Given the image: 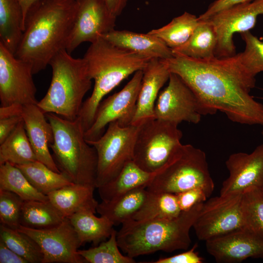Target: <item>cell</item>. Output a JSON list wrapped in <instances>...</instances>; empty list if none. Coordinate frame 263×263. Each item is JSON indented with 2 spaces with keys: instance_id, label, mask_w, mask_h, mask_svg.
<instances>
[{
  "instance_id": "44dd1931",
  "label": "cell",
  "mask_w": 263,
  "mask_h": 263,
  "mask_svg": "<svg viewBox=\"0 0 263 263\" xmlns=\"http://www.w3.org/2000/svg\"><path fill=\"white\" fill-rule=\"evenodd\" d=\"M102 37L118 47L150 58L165 60L173 56L172 50L163 41L148 33L114 29Z\"/></svg>"
},
{
  "instance_id": "2e32d148",
  "label": "cell",
  "mask_w": 263,
  "mask_h": 263,
  "mask_svg": "<svg viewBox=\"0 0 263 263\" xmlns=\"http://www.w3.org/2000/svg\"><path fill=\"white\" fill-rule=\"evenodd\" d=\"M18 230L33 239L43 255L42 263H83L86 260L77 253L81 245L68 218L58 225L38 229L20 225Z\"/></svg>"
},
{
  "instance_id": "ac0fdd59",
  "label": "cell",
  "mask_w": 263,
  "mask_h": 263,
  "mask_svg": "<svg viewBox=\"0 0 263 263\" xmlns=\"http://www.w3.org/2000/svg\"><path fill=\"white\" fill-rule=\"evenodd\" d=\"M207 252L217 263H237L246 259H263V239L239 229L206 241Z\"/></svg>"
},
{
  "instance_id": "277c9868",
  "label": "cell",
  "mask_w": 263,
  "mask_h": 263,
  "mask_svg": "<svg viewBox=\"0 0 263 263\" xmlns=\"http://www.w3.org/2000/svg\"><path fill=\"white\" fill-rule=\"evenodd\" d=\"M203 203L182 211L172 219L131 220L123 224L117 232L119 248L133 258L159 251L172 252L188 249L191 243L190 228Z\"/></svg>"
},
{
  "instance_id": "603a6c76",
  "label": "cell",
  "mask_w": 263,
  "mask_h": 263,
  "mask_svg": "<svg viewBox=\"0 0 263 263\" xmlns=\"http://www.w3.org/2000/svg\"><path fill=\"white\" fill-rule=\"evenodd\" d=\"M148 194L146 187H141L109 201L98 203L96 212L109 219L114 225L131 221L142 207Z\"/></svg>"
},
{
  "instance_id": "f6af8a7d",
  "label": "cell",
  "mask_w": 263,
  "mask_h": 263,
  "mask_svg": "<svg viewBox=\"0 0 263 263\" xmlns=\"http://www.w3.org/2000/svg\"><path fill=\"white\" fill-rule=\"evenodd\" d=\"M110 10L117 17L119 16L130 0H105Z\"/></svg>"
},
{
  "instance_id": "8fae6325",
  "label": "cell",
  "mask_w": 263,
  "mask_h": 263,
  "mask_svg": "<svg viewBox=\"0 0 263 263\" xmlns=\"http://www.w3.org/2000/svg\"><path fill=\"white\" fill-rule=\"evenodd\" d=\"M206 115L193 91L178 75L170 73L167 86L157 98L154 118L177 125L184 121L197 124Z\"/></svg>"
},
{
  "instance_id": "d6986e66",
  "label": "cell",
  "mask_w": 263,
  "mask_h": 263,
  "mask_svg": "<svg viewBox=\"0 0 263 263\" xmlns=\"http://www.w3.org/2000/svg\"><path fill=\"white\" fill-rule=\"evenodd\" d=\"M143 76L131 125L138 126L154 118V109L160 90L169 81L170 72L161 59L152 58L142 70Z\"/></svg>"
},
{
  "instance_id": "d6a6232c",
  "label": "cell",
  "mask_w": 263,
  "mask_h": 263,
  "mask_svg": "<svg viewBox=\"0 0 263 263\" xmlns=\"http://www.w3.org/2000/svg\"><path fill=\"white\" fill-rule=\"evenodd\" d=\"M0 189L12 192L24 201H49L47 195L37 190L21 170L9 163L0 165Z\"/></svg>"
},
{
  "instance_id": "3957f363",
  "label": "cell",
  "mask_w": 263,
  "mask_h": 263,
  "mask_svg": "<svg viewBox=\"0 0 263 263\" xmlns=\"http://www.w3.org/2000/svg\"><path fill=\"white\" fill-rule=\"evenodd\" d=\"M83 58L94 81L93 92L78 115L85 132L93 124L103 97L129 76L143 70L152 58L118 47L102 37L91 43Z\"/></svg>"
},
{
  "instance_id": "f1b7e54d",
  "label": "cell",
  "mask_w": 263,
  "mask_h": 263,
  "mask_svg": "<svg viewBox=\"0 0 263 263\" xmlns=\"http://www.w3.org/2000/svg\"><path fill=\"white\" fill-rule=\"evenodd\" d=\"M181 212L175 194L148 191L145 201L132 220L172 219Z\"/></svg>"
},
{
  "instance_id": "ba28073f",
  "label": "cell",
  "mask_w": 263,
  "mask_h": 263,
  "mask_svg": "<svg viewBox=\"0 0 263 263\" xmlns=\"http://www.w3.org/2000/svg\"><path fill=\"white\" fill-rule=\"evenodd\" d=\"M182 131L173 123L152 118L138 126L133 161L149 172L158 171L181 144Z\"/></svg>"
},
{
  "instance_id": "484cf974",
  "label": "cell",
  "mask_w": 263,
  "mask_h": 263,
  "mask_svg": "<svg viewBox=\"0 0 263 263\" xmlns=\"http://www.w3.org/2000/svg\"><path fill=\"white\" fill-rule=\"evenodd\" d=\"M77 233L81 245L93 243L97 245L106 241L114 230L113 224L107 218L100 217L90 211H81L67 218Z\"/></svg>"
},
{
  "instance_id": "6da1fadb",
  "label": "cell",
  "mask_w": 263,
  "mask_h": 263,
  "mask_svg": "<svg viewBox=\"0 0 263 263\" xmlns=\"http://www.w3.org/2000/svg\"><path fill=\"white\" fill-rule=\"evenodd\" d=\"M173 54L170 58L161 60L193 91L207 115L220 111L233 122L263 126V104L250 94L255 77L238 54L208 59Z\"/></svg>"
},
{
  "instance_id": "60d3db41",
  "label": "cell",
  "mask_w": 263,
  "mask_h": 263,
  "mask_svg": "<svg viewBox=\"0 0 263 263\" xmlns=\"http://www.w3.org/2000/svg\"><path fill=\"white\" fill-rule=\"evenodd\" d=\"M253 0H216L213 2L204 13L198 18L200 20L209 19L215 14L233 6L251 1Z\"/></svg>"
},
{
  "instance_id": "c3c4849f",
  "label": "cell",
  "mask_w": 263,
  "mask_h": 263,
  "mask_svg": "<svg viewBox=\"0 0 263 263\" xmlns=\"http://www.w3.org/2000/svg\"></svg>"
},
{
  "instance_id": "4dcf8cb0",
  "label": "cell",
  "mask_w": 263,
  "mask_h": 263,
  "mask_svg": "<svg viewBox=\"0 0 263 263\" xmlns=\"http://www.w3.org/2000/svg\"><path fill=\"white\" fill-rule=\"evenodd\" d=\"M15 166L21 170L37 190L46 195L74 184L62 173L53 171L38 160Z\"/></svg>"
},
{
  "instance_id": "74e56055",
  "label": "cell",
  "mask_w": 263,
  "mask_h": 263,
  "mask_svg": "<svg viewBox=\"0 0 263 263\" xmlns=\"http://www.w3.org/2000/svg\"><path fill=\"white\" fill-rule=\"evenodd\" d=\"M24 200L16 194L0 189V221L1 225L18 230Z\"/></svg>"
},
{
  "instance_id": "4fadbf2b",
  "label": "cell",
  "mask_w": 263,
  "mask_h": 263,
  "mask_svg": "<svg viewBox=\"0 0 263 263\" xmlns=\"http://www.w3.org/2000/svg\"><path fill=\"white\" fill-rule=\"evenodd\" d=\"M143 76V71L135 73L132 79L120 91L102 100L90 128L84 132L86 141L99 138L107 125L117 121L122 127L131 125Z\"/></svg>"
},
{
  "instance_id": "e0dca14e",
  "label": "cell",
  "mask_w": 263,
  "mask_h": 263,
  "mask_svg": "<svg viewBox=\"0 0 263 263\" xmlns=\"http://www.w3.org/2000/svg\"><path fill=\"white\" fill-rule=\"evenodd\" d=\"M225 166L229 175L223 182L220 195L242 193L251 188H263V144L250 153L230 154Z\"/></svg>"
},
{
  "instance_id": "836d02e7",
  "label": "cell",
  "mask_w": 263,
  "mask_h": 263,
  "mask_svg": "<svg viewBox=\"0 0 263 263\" xmlns=\"http://www.w3.org/2000/svg\"><path fill=\"white\" fill-rule=\"evenodd\" d=\"M243 228L263 239V189L248 188L242 192Z\"/></svg>"
},
{
  "instance_id": "cb8c5ba5",
  "label": "cell",
  "mask_w": 263,
  "mask_h": 263,
  "mask_svg": "<svg viewBox=\"0 0 263 263\" xmlns=\"http://www.w3.org/2000/svg\"><path fill=\"white\" fill-rule=\"evenodd\" d=\"M157 172H148L139 167L133 160L129 161L114 179L97 188L102 201H111L141 187L146 188Z\"/></svg>"
},
{
  "instance_id": "ab89813d",
  "label": "cell",
  "mask_w": 263,
  "mask_h": 263,
  "mask_svg": "<svg viewBox=\"0 0 263 263\" xmlns=\"http://www.w3.org/2000/svg\"><path fill=\"white\" fill-rule=\"evenodd\" d=\"M197 244H194L192 247L182 253L172 256L161 258L157 261L152 262L154 263H202L203 258L195 251Z\"/></svg>"
},
{
  "instance_id": "7bdbcfd3",
  "label": "cell",
  "mask_w": 263,
  "mask_h": 263,
  "mask_svg": "<svg viewBox=\"0 0 263 263\" xmlns=\"http://www.w3.org/2000/svg\"><path fill=\"white\" fill-rule=\"evenodd\" d=\"M0 263H28V262L8 248L0 240Z\"/></svg>"
},
{
  "instance_id": "ee69618b",
  "label": "cell",
  "mask_w": 263,
  "mask_h": 263,
  "mask_svg": "<svg viewBox=\"0 0 263 263\" xmlns=\"http://www.w3.org/2000/svg\"><path fill=\"white\" fill-rule=\"evenodd\" d=\"M23 105L13 104L0 107V119L17 116H21Z\"/></svg>"
},
{
  "instance_id": "30bf717a",
  "label": "cell",
  "mask_w": 263,
  "mask_h": 263,
  "mask_svg": "<svg viewBox=\"0 0 263 263\" xmlns=\"http://www.w3.org/2000/svg\"><path fill=\"white\" fill-rule=\"evenodd\" d=\"M242 193L212 197L204 202L193 227L198 239L206 241L243 228Z\"/></svg>"
},
{
  "instance_id": "5bb4252c",
  "label": "cell",
  "mask_w": 263,
  "mask_h": 263,
  "mask_svg": "<svg viewBox=\"0 0 263 263\" xmlns=\"http://www.w3.org/2000/svg\"><path fill=\"white\" fill-rule=\"evenodd\" d=\"M261 15H263V0H253L224 9L207 19L214 26L217 36L215 56L235 55L234 35L250 31Z\"/></svg>"
},
{
  "instance_id": "83f0119b",
  "label": "cell",
  "mask_w": 263,
  "mask_h": 263,
  "mask_svg": "<svg viewBox=\"0 0 263 263\" xmlns=\"http://www.w3.org/2000/svg\"><path fill=\"white\" fill-rule=\"evenodd\" d=\"M0 145V165L9 163L18 166L38 160L28 139L23 119Z\"/></svg>"
},
{
  "instance_id": "7dc6e473",
  "label": "cell",
  "mask_w": 263,
  "mask_h": 263,
  "mask_svg": "<svg viewBox=\"0 0 263 263\" xmlns=\"http://www.w3.org/2000/svg\"><path fill=\"white\" fill-rule=\"evenodd\" d=\"M261 133H262V135L263 136V130H262V132H261Z\"/></svg>"
},
{
  "instance_id": "9c48e42d",
  "label": "cell",
  "mask_w": 263,
  "mask_h": 263,
  "mask_svg": "<svg viewBox=\"0 0 263 263\" xmlns=\"http://www.w3.org/2000/svg\"><path fill=\"white\" fill-rule=\"evenodd\" d=\"M138 126H121L117 121L110 123L106 131L97 139L86 141L96 150L97 169L95 187L113 180L125 164L133 160Z\"/></svg>"
},
{
  "instance_id": "ffe728a7",
  "label": "cell",
  "mask_w": 263,
  "mask_h": 263,
  "mask_svg": "<svg viewBox=\"0 0 263 263\" xmlns=\"http://www.w3.org/2000/svg\"><path fill=\"white\" fill-rule=\"evenodd\" d=\"M21 116L26 133L38 161L54 171L61 172L49 148L54 141L52 127L37 104L23 105Z\"/></svg>"
},
{
  "instance_id": "e575fe53",
  "label": "cell",
  "mask_w": 263,
  "mask_h": 263,
  "mask_svg": "<svg viewBox=\"0 0 263 263\" xmlns=\"http://www.w3.org/2000/svg\"><path fill=\"white\" fill-rule=\"evenodd\" d=\"M0 240L28 263H42L43 255L39 246L27 234L1 224Z\"/></svg>"
},
{
  "instance_id": "5b68a950",
  "label": "cell",
  "mask_w": 263,
  "mask_h": 263,
  "mask_svg": "<svg viewBox=\"0 0 263 263\" xmlns=\"http://www.w3.org/2000/svg\"><path fill=\"white\" fill-rule=\"evenodd\" d=\"M45 114L54 133L49 147L60 171L74 184L96 188L97 154L85 140L80 118L69 120L54 113Z\"/></svg>"
},
{
  "instance_id": "f35d334b",
  "label": "cell",
  "mask_w": 263,
  "mask_h": 263,
  "mask_svg": "<svg viewBox=\"0 0 263 263\" xmlns=\"http://www.w3.org/2000/svg\"><path fill=\"white\" fill-rule=\"evenodd\" d=\"M175 194L182 211H188L196 204L205 202L208 198L204 190L199 188L189 189Z\"/></svg>"
},
{
  "instance_id": "52a82bcc",
  "label": "cell",
  "mask_w": 263,
  "mask_h": 263,
  "mask_svg": "<svg viewBox=\"0 0 263 263\" xmlns=\"http://www.w3.org/2000/svg\"><path fill=\"white\" fill-rule=\"evenodd\" d=\"M202 188L208 198L214 189L205 152L190 144H180L148 183L149 191L176 194Z\"/></svg>"
},
{
  "instance_id": "7a4b0ae2",
  "label": "cell",
  "mask_w": 263,
  "mask_h": 263,
  "mask_svg": "<svg viewBox=\"0 0 263 263\" xmlns=\"http://www.w3.org/2000/svg\"><path fill=\"white\" fill-rule=\"evenodd\" d=\"M76 9V0H38L28 10L14 55L30 63L34 74L45 69L66 49Z\"/></svg>"
},
{
  "instance_id": "b9f144b4",
  "label": "cell",
  "mask_w": 263,
  "mask_h": 263,
  "mask_svg": "<svg viewBox=\"0 0 263 263\" xmlns=\"http://www.w3.org/2000/svg\"><path fill=\"white\" fill-rule=\"evenodd\" d=\"M22 119L21 116L0 119V144L12 133Z\"/></svg>"
},
{
  "instance_id": "8d00e7d4",
  "label": "cell",
  "mask_w": 263,
  "mask_h": 263,
  "mask_svg": "<svg viewBox=\"0 0 263 263\" xmlns=\"http://www.w3.org/2000/svg\"><path fill=\"white\" fill-rule=\"evenodd\" d=\"M245 43L244 50L238 54L240 61L248 72L255 77L263 72V39L247 31L241 34Z\"/></svg>"
},
{
  "instance_id": "7c38bea8",
  "label": "cell",
  "mask_w": 263,
  "mask_h": 263,
  "mask_svg": "<svg viewBox=\"0 0 263 263\" xmlns=\"http://www.w3.org/2000/svg\"><path fill=\"white\" fill-rule=\"evenodd\" d=\"M33 75L30 63L17 58L0 43L1 106L37 104V88Z\"/></svg>"
},
{
  "instance_id": "f546056e",
  "label": "cell",
  "mask_w": 263,
  "mask_h": 263,
  "mask_svg": "<svg viewBox=\"0 0 263 263\" xmlns=\"http://www.w3.org/2000/svg\"><path fill=\"white\" fill-rule=\"evenodd\" d=\"M65 218L49 201H24L20 224L30 228L48 229L58 225Z\"/></svg>"
},
{
  "instance_id": "d590c367",
  "label": "cell",
  "mask_w": 263,
  "mask_h": 263,
  "mask_svg": "<svg viewBox=\"0 0 263 263\" xmlns=\"http://www.w3.org/2000/svg\"><path fill=\"white\" fill-rule=\"evenodd\" d=\"M117 231L114 230L107 240L88 249L77 250L78 254L90 263H134L133 258L123 255L119 251Z\"/></svg>"
},
{
  "instance_id": "7402d4cb",
  "label": "cell",
  "mask_w": 263,
  "mask_h": 263,
  "mask_svg": "<svg viewBox=\"0 0 263 263\" xmlns=\"http://www.w3.org/2000/svg\"><path fill=\"white\" fill-rule=\"evenodd\" d=\"M94 188L73 184L54 190L49 200L65 218L81 211L96 212L98 202L94 197Z\"/></svg>"
},
{
  "instance_id": "1f68e13d",
  "label": "cell",
  "mask_w": 263,
  "mask_h": 263,
  "mask_svg": "<svg viewBox=\"0 0 263 263\" xmlns=\"http://www.w3.org/2000/svg\"><path fill=\"white\" fill-rule=\"evenodd\" d=\"M198 23V18L195 15L185 12L167 25L151 30L148 33L161 39L172 50L188 40Z\"/></svg>"
},
{
  "instance_id": "9a60e30c",
  "label": "cell",
  "mask_w": 263,
  "mask_h": 263,
  "mask_svg": "<svg viewBox=\"0 0 263 263\" xmlns=\"http://www.w3.org/2000/svg\"><path fill=\"white\" fill-rule=\"evenodd\" d=\"M76 0L75 16L66 46L70 54L82 43H92L114 30L117 18L105 0Z\"/></svg>"
},
{
  "instance_id": "d4e9b609",
  "label": "cell",
  "mask_w": 263,
  "mask_h": 263,
  "mask_svg": "<svg viewBox=\"0 0 263 263\" xmlns=\"http://www.w3.org/2000/svg\"><path fill=\"white\" fill-rule=\"evenodd\" d=\"M24 30L23 16L16 0H0V43L15 55Z\"/></svg>"
},
{
  "instance_id": "4316f807",
  "label": "cell",
  "mask_w": 263,
  "mask_h": 263,
  "mask_svg": "<svg viewBox=\"0 0 263 263\" xmlns=\"http://www.w3.org/2000/svg\"><path fill=\"white\" fill-rule=\"evenodd\" d=\"M217 36L208 20H200L193 34L183 45L172 50L173 54L196 59H208L215 56Z\"/></svg>"
},
{
  "instance_id": "bcb514c9",
  "label": "cell",
  "mask_w": 263,
  "mask_h": 263,
  "mask_svg": "<svg viewBox=\"0 0 263 263\" xmlns=\"http://www.w3.org/2000/svg\"><path fill=\"white\" fill-rule=\"evenodd\" d=\"M19 5L21 6L22 9L23 16V20L24 23V20L26 15V13L32 6V5L36 1L38 0H16Z\"/></svg>"
},
{
  "instance_id": "8992f818",
  "label": "cell",
  "mask_w": 263,
  "mask_h": 263,
  "mask_svg": "<svg viewBox=\"0 0 263 263\" xmlns=\"http://www.w3.org/2000/svg\"><path fill=\"white\" fill-rule=\"evenodd\" d=\"M50 86L37 105L44 113H54L74 120L78 116L83 99L92 86L86 62L83 58L72 56L66 49L51 60Z\"/></svg>"
}]
</instances>
